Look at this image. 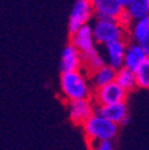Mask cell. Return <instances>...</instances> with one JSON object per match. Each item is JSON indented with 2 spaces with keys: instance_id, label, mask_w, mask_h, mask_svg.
Here are the masks:
<instances>
[{
  "instance_id": "1",
  "label": "cell",
  "mask_w": 149,
  "mask_h": 150,
  "mask_svg": "<svg viewBox=\"0 0 149 150\" xmlns=\"http://www.w3.org/2000/svg\"><path fill=\"white\" fill-rule=\"evenodd\" d=\"M61 90L68 102L89 99L91 95L90 83L81 71L62 72L61 74Z\"/></svg>"
},
{
  "instance_id": "2",
  "label": "cell",
  "mask_w": 149,
  "mask_h": 150,
  "mask_svg": "<svg viewBox=\"0 0 149 150\" xmlns=\"http://www.w3.org/2000/svg\"><path fill=\"white\" fill-rule=\"evenodd\" d=\"M83 131L90 142H101V141H113L117 137L118 126L113 122L108 121L99 114L94 112L90 118L85 122Z\"/></svg>"
},
{
  "instance_id": "3",
  "label": "cell",
  "mask_w": 149,
  "mask_h": 150,
  "mask_svg": "<svg viewBox=\"0 0 149 150\" xmlns=\"http://www.w3.org/2000/svg\"><path fill=\"white\" fill-rule=\"evenodd\" d=\"M91 28H93L96 43L102 46H106L115 40H122L126 30L114 19H97Z\"/></svg>"
},
{
  "instance_id": "4",
  "label": "cell",
  "mask_w": 149,
  "mask_h": 150,
  "mask_svg": "<svg viewBox=\"0 0 149 150\" xmlns=\"http://www.w3.org/2000/svg\"><path fill=\"white\" fill-rule=\"evenodd\" d=\"M93 15L94 11L90 0H75L74 6L71 8V12H70V18H68V31H70V34H74L82 25L89 24Z\"/></svg>"
},
{
  "instance_id": "5",
  "label": "cell",
  "mask_w": 149,
  "mask_h": 150,
  "mask_svg": "<svg viewBox=\"0 0 149 150\" xmlns=\"http://www.w3.org/2000/svg\"><path fill=\"white\" fill-rule=\"evenodd\" d=\"M128 93L118 86L115 82L96 88L94 93V102L98 106H106V105H114V103L125 102Z\"/></svg>"
},
{
  "instance_id": "6",
  "label": "cell",
  "mask_w": 149,
  "mask_h": 150,
  "mask_svg": "<svg viewBox=\"0 0 149 150\" xmlns=\"http://www.w3.org/2000/svg\"><path fill=\"white\" fill-rule=\"evenodd\" d=\"M70 44H73L81 52L82 56L97 50L96 48L97 43H96V39H94L91 25L90 24L82 25L81 28H78L74 34H71V43Z\"/></svg>"
},
{
  "instance_id": "7",
  "label": "cell",
  "mask_w": 149,
  "mask_h": 150,
  "mask_svg": "<svg viewBox=\"0 0 149 150\" xmlns=\"http://www.w3.org/2000/svg\"><path fill=\"white\" fill-rule=\"evenodd\" d=\"M97 114L106 118L108 121L113 122L117 126H124L129 121L128 106L125 102L114 103V105H106V106H98Z\"/></svg>"
},
{
  "instance_id": "8",
  "label": "cell",
  "mask_w": 149,
  "mask_h": 150,
  "mask_svg": "<svg viewBox=\"0 0 149 150\" xmlns=\"http://www.w3.org/2000/svg\"><path fill=\"white\" fill-rule=\"evenodd\" d=\"M68 117L75 125H83L94 114V106L90 99H79L68 102Z\"/></svg>"
},
{
  "instance_id": "9",
  "label": "cell",
  "mask_w": 149,
  "mask_h": 150,
  "mask_svg": "<svg viewBox=\"0 0 149 150\" xmlns=\"http://www.w3.org/2000/svg\"><path fill=\"white\" fill-rule=\"evenodd\" d=\"M90 3L97 19H114V20H117L125 9L117 0H90Z\"/></svg>"
},
{
  "instance_id": "10",
  "label": "cell",
  "mask_w": 149,
  "mask_h": 150,
  "mask_svg": "<svg viewBox=\"0 0 149 150\" xmlns=\"http://www.w3.org/2000/svg\"><path fill=\"white\" fill-rule=\"evenodd\" d=\"M103 47H105V55H106L105 64H108L109 67H112L115 71L122 69L124 67V55H125V50H126V42L124 39L122 40H115Z\"/></svg>"
},
{
  "instance_id": "11",
  "label": "cell",
  "mask_w": 149,
  "mask_h": 150,
  "mask_svg": "<svg viewBox=\"0 0 149 150\" xmlns=\"http://www.w3.org/2000/svg\"><path fill=\"white\" fill-rule=\"evenodd\" d=\"M83 66L81 52L73 44H67L62 51L61 56V74L62 72H73L79 71Z\"/></svg>"
},
{
  "instance_id": "12",
  "label": "cell",
  "mask_w": 149,
  "mask_h": 150,
  "mask_svg": "<svg viewBox=\"0 0 149 150\" xmlns=\"http://www.w3.org/2000/svg\"><path fill=\"white\" fill-rule=\"evenodd\" d=\"M148 59V56L143 51L138 43H130L126 44V50H125L124 55V67L130 71H136L145 60Z\"/></svg>"
},
{
  "instance_id": "13",
  "label": "cell",
  "mask_w": 149,
  "mask_h": 150,
  "mask_svg": "<svg viewBox=\"0 0 149 150\" xmlns=\"http://www.w3.org/2000/svg\"><path fill=\"white\" fill-rule=\"evenodd\" d=\"M90 81L91 84H93L96 88H99L102 86H106V84L114 82L115 79V70H113L112 67H109L108 64L99 67L98 70L90 72Z\"/></svg>"
},
{
  "instance_id": "14",
  "label": "cell",
  "mask_w": 149,
  "mask_h": 150,
  "mask_svg": "<svg viewBox=\"0 0 149 150\" xmlns=\"http://www.w3.org/2000/svg\"><path fill=\"white\" fill-rule=\"evenodd\" d=\"M114 82L121 88H124L126 93H128V91L134 90V88L137 87L136 74H134L133 71H130V70L125 69V67H122V69H120V70H117V71H115Z\"/></svg>"
},
{
  "instance_id": "15",
  "label": "cell",
  "mask_w": 149,
  "mask_h": 150,
  "mask_svg": "<svg viewBox=\"0 0 149 150\" xmlns=\"http://www.w3.org/2000/svg\"><path fill=\"white\" fill-rule=\"evenodd\" d=\"M125 11L133 20L146 18L149 16V0H130L125 7Z\"/></svg>"
},
{
  "instance_id": "16",
  "label": "cell",
  "mask_w": 149,
  "mask_h": 150,
  "mask_svg": "<svg viewBox=\"0 0 149 150\" xmlns=\"http://www.w3.org/2000/svg\"><path fill=\"white\" fill-rule=\"evenodd\" d=\"M149 32V16L138 20H133L130 27V36L133 38L134 43H140L146 34Z\"/></svg>"
},
{
  "instance_id": "17",
  "label": "cell",
  "mask_w": 149,
  "mask_h": 150,
  "mask_svg": "<svg viewBox=\"0 0 149 150\" xmlns=\"http://www.w3.org/2000/svg\"><path fill=\"white\" fill-rule=\"evenodd\" d=\"M82 60H83V64L86 66V69H89L90 72L96 71L99 67L105 66V59H103V56L99 54L98 50H94V51H91V52L83 55L82 56Z\"/></svg>"
},
{
  "instance_id": "18",
  "label": "cell",
  "mask_w": 149,
  "mask_h": 150,
  "mask_svg": "<svg viewBox=\"0 0 149 150\" xmlns=\"http://www.w3.org/2000/svg\"><path fill=\"white\" fill-rule=\"evenodd\" d=\"M137 81V87L149 88V58L134 71Z\"/></svg>"
},
{
  "instance_id": "19",
  "label": "cell",
  "mask_w": 149,
  "mask_h": 150,
  "mask_svg": "<svg viewBox=\"0 0 149 150\" xmlns=\"http://www.w3.org/2000/svg\"><path fill=\"white\" fill-rule=\"evenodd\" d=\"M91 150H114L113 141H101V142H90Z\"/></svg>"
},
{
  "instance_id": "20",
  "label": "cell",
  "mask_w": 149,
  "mask_h": 150,
  "mask_svg": "<svg viewBox=\"0 0 149 150\" xmlns=\"http://www.w3.org/2000/svg\"><path fill=\"white\" fill-rule=\"evenodd\" d=\"M117 22L120 23V24H121L124 28H128L129 25H130V23L133 22V19H132V18H130V15H129V13H128L124 9V12H122L121 15H120V18L117 19Z\"/></svg>"
},
{
  "instance_id": "21",
  "label": "cell",
  "mask_w": 149,
  "mask_h": 150,
  "mask_svg": "<svg viewBox=\"0 0 149 150\" xmlns=\"http://www.w3.org/2000/svg\"><path fill=\"white\" fill-rule=\"evenodd\" d=\"M138 44H140V47L143 48L144 52H145V55L149 58V32L146 34V36L144 38V39H143V40H141Z\"/></svg>"
},
{
  "instance_id": "22",
  "label": "cell",
  "mask_w": 149,
  "mask_h": 150,
  "mask_svg": "<svg viewBox=\"0 0 149 150\" xmlns=\"http://www.w3.org/2000/svg\"><path fill=\"white\" fill-rule=\"evenodd\" d=\"M117 1H118V3H120V4H121V6L125 8V7H126L128 4H129V1H130V0H117Z\"/></svg>"
}]
</instances>
